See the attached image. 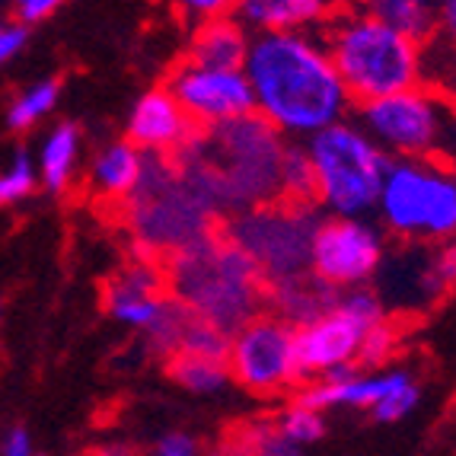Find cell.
<instances>
[{
    "mask_svg": "<svg viewBox=\"0 0 456 456\" xmlns=\"http://www.w3.org/2000/svg\"><path fill=\"white\" fill-rule=\"evenodd\" d=\"M243 74L259 118L278 134H320L342 122L351 102L326 45L306 32H262L249 38Z\"/></svg>",
    "mask_w": 456,
    "mask_h": 456,
    "instance_id": "6da1fadb",
    "label": "cell"
},
{
    "mask_svg": "<svg viewBox=\"0 0 456 456\" xmlns=\"http://www.w3.org/2000/svg\"><path fill=\"white\" fill-rule=\"evenodd\" d=\"M322 45L348 99H358L361 106L415 90L425 77V52L419 42L389 29L364 7L332 16Z\"/></svg>",
    "mask_w": 456,
    "mask_h": 456,
    "instance_id": "7a4b0ae2",
    "label": "cell"
},
{
    "mask_svg": "<svg viewBox=\"0 0 456 456\" xmlns=\"http://www.w3.org/2000/svg\"><path fill=\"white\" fill-rule=\"evenodd\" d=\"M173 288L198 320L230 332L256 320L262 274L230 240H201L175 256Z\"/></svg>",
    "mask_w": 456,
    "mask_h": 456,
    "instance_id": "3957f363",
    "label": "cell"
},
{
    "mask_svg": "<svg viewBox=\"0 0 456 456\" xmlns=\"http://www.w3.org/2000/svg\"><path fill=\"white\" fill-rule=\"evenodd\" d=\"M189 147L201 160V169L195 173V191L201 198L211 191L217 201L262 205L278 195V167L284 144L278 141V131L268 128L262 118L249 115L240 122L211 128L205 144L191 137Z\"/></svg>",
    "mask_w": 456,
    "mask_h": 456,
    "instance_id": "277c9868",
    "label": "cell"
},
{
    "mask_svg": "<svg viewBox=\"0 0 456 456\" xmlns=\"http://www.w3.org/2000/svg\"><path fill=\"white\" fill-rule=\"evenodd\" d=\"M306 157L316 183V201L335 217H361L380 201L389 157L351 122H338L306 137Z\"/></svg>",
    "mask_w": 456,
    "mask_h": 456,
    "instance_id": "5b68a950",
    "label": "cell"
},
{
    "mask_svg": "<svg viewBox=\"0 0 456 456\" xmlns=\"http://www.w3.org/2000/svg\"><path fill=\"white\" fill-rule=\"evenodd\" d=\"M380 217L405 240H456V173L437 160H389Z\"/></svg>",
    "mask_w": 456,
    "mask_h": 456,
    "instance_id": "8992f818",
    "label": "cell"
},
{
    "mask_svg": "<svg viewBox=\"0 0 456 456\" xmlns=\"http://www.w3.org/2000/svg\"><path fill=\"white\" fill-rule=\"evenodd\" d=\"M387 320L383 300L373 290H351L338 304L306 326L294 329L297 380H326L332 373L354 370L367 332Z\"/></svg>",
    "mask_w": 456,
    "mask_h": 456,
    "instance_id": "52a82bcc",
    "label": "cell"
},
{
    "mask_svg": "<svg viewBox=\"0 0 456 456\" xmlns=\"http://www.w3.org/2000/svg\"><path fill=\"white\" fill-rule=\"evenodd\" d=\"M453 115L444 96L415 86L361 106L358 128L383 153H395L399 160H431L434 153L450 147Z\"/></svg>",
    "mask_w": 456,
    "mask_h": 456,
    "instance_id": "ba28073f",
    "label": "cell"
},
{
    "mask_svg": "<svg viewBox=\"0 0 456 456\" xmlns=\"http://www.w3.org/2000/svg\"><path fill=\"white\" fill-rule=\"evenodd\" d=\"M313 217L306 208H259L230 227V243L249 256V262L259 268L262 278L278 284H288L304 278L310 268V246L316 227H310Z\"/></svg>",
    "mask_w": 456,
    "mask_h": 456,
    "instance_id": "9c48e42d",
    "label": "cell"
},
{
    "mask_svg": "<svg viewBox=\"0 0 456 456\" xmlns=\"http://www.w3.org/2000/svg\"><path fill=\"white\" fill-rule=\"evenodd\" d=\"M227 370L252 393H278L297 380L294 329L278 316H256L230 338Z\"/></svg>",
    "mask_w": 456,
    "mask_h": 456,
    "instance_id": "30bf717a",
    "label": "cell"
},
{
    "mask_svg": "<svg viewBox=\"0 0 456 456\" xmlns=\"http://www.w3.org/2000/svg\"><path fill=\"white\" fill-rule=\"evenodd\" d=\"M383 262L380 233L361 217H332L313 233L310 268L326 288H358Z\"/></svg>",
    "mask_w": 456,
    "mask_h": 456,
    "instance_id": "8fae6325",
    "label": "cell"
},
{
    "mask_svg": "<svg viewBox=\"0 0 456 456\" xmlns=\"http://www.w3.org/2000/svg\"><path fill=\"white\" fill-rule=\"evenodd\" d=\"M167 90L189 115V122L201 125V128H221V125L240 122V118H249L256 109L243 70H214L183 61L169 77Z\"/></svg>",
    "mask_w": 456,
    "mask_h": 456,
    "instance_id": "7c38bea8",
    "label": "cell"
},
{
    "mask_svg": "<svg viewBox=\"0 0 456 456\" xmlns=\"http://www.w3.org/2000/svg\"><path fill=\"white\" fill-rule=\"evenodd\" d=\"M195 125L173 99L169 90H151L137 99L128 115V141L141 153H167L175 147H189Z\"/></svg>",
    "mask_w": 456,
    "mask_h": 456,
    "instance_id": "4fadbf2b",
    "label": "cell"
},
{
    "mask_svg": "<svg viewBox=\"0 0 456 456\" xmlns=\"http://www.w3.org/2000/svg\"><path fill=\"white\" fill-rule=\"evenodd\" d=\"M405 377H409V370H377V373L342 370L326 377V380H313L310 387L300 389L297 405L320 411V415L326 409H335V405L373 411Z\"/></svg>",
    "mask_w": 456,
    "mask_h": 456,
    "instance_id": "5bb4252c",
    "label": "cell"
},
{
    "mask_svg": "<svg viewBox=\"0 0 456 456\" xmlns=\"http://www.w3.org/2000/svg\"><path fill=\"white\" fill-rule=\"evenodd\" d=\"M106 304L118 322L147 332L167 310V300L160 294V272L151 265H131L109 284Z\"/></svg>",
    "mask_w": 456,
    "mask_h": 456,
    "instance_id": "9a60e30c",
    "label": "cell"
},
{
    "mask_svg": "<svg viewBox=\"0 0 456 456\" xmlns=\"http://www.w3.org/2000/svg\"><path fill=\"white\" fill-rule=\"evenodd\" d=\"M332 13L326 0H243L236 4L233 16L243 26L262 32H304L306 26L322 23Z\"/></svg>",
    "mask_w": 456,
    "mask_h": 456,
    "instance_id": "2e32d148",
    "label": "cell"
},
{
    "mask_svg": "<svg viewBox=\"0 0 456 456\" xmlns=\"http://www.w3.org/2000/svg\"><path fill=\"white\" fill-rule=\"evenodd\" d=\"M246 54H249L246 26L233 13H227L205 26H198L195 38H191L189 61L214 70H243Z\"/></svg>",
    "mask_w": 456,
    "mask_h": 456,
    "instance_id": "e0dca14e",
    "label": "cell"
},
{
    "mask_svg": "<svg viewBox=\"0 0 456 456\" xmlns=\"http://www.w3.org/2000/svg\"><path fill=\"white\" fill-rule=\"evenodd\" d=\"M147 173V153L137 151L131 141H115L93 160L90 183L102 198H131L137 195Z\"/></svg>",
    "mask_w": 456,
    "mask_h": 456,
    "instance_id": "ac0fdd59",
    "label": "cell"
},
{
    "mask_svg": "<svg viewBox=\"0 0 456 456\" xmlns=\"http://www.w3.org/2000/svg\"><path fill=\"white\" fill-rule=\"evenodd\" d=\"M77 153H80V128L70 122L54 125L38 147V183L48 191H64L74 183L77 173Z\"/></svg>",
    "mask_w": 456,
    "mask_h": 456,
    "instance_id": "d6986e66",
    "label": "cell"
},
{
    "mask_svg": "<svg viewBox=\"0 0 456 456\" xmlns=\"http://www.w3.org/2000/svg\"><path fill=\"white\" fill-rule=\"evenodd\" d=\"M338 304L332 288H326L322 281H316L313 274H304L297 281L278 284L274 288V306H278V320H284L288 326H306L316 316H322L326 310Z\"/></svg>",
    "mask_w": 456,
    "mask_h": 456,
    "instance_id": "ffe728a7",
    "label": "cell"
},
{
    "mask_svg": "<svg viewBox=\"0 0 456 456\" xmlns=\"http://www.w3.org/2000/svg\"><path fill=\"white\" fill-rule=\"evenodd\" d=\"M364 10L419 45L437 32V7L428 0H377Z\"/></svg>",
    "mask_w": 456,
    "mask_h": 456,
    "instance_id": "44dd1931",
    "label": "cell"
},
{
    "mask_svg": "<svg viewBox=\"0 0 456 456\" xmlns=\"http://www.w3.org/2000/svg\"><path fill=\"white\" fill-rule=\"evenodd\" d=\"M278 195L294 208H304L306 201L316 198V183H313V167L306 157L304 144H288L281 153V167H278Z\"/></svg>",
    "mask_w": 456,
    "mask_h": 456,
    "instance_id": "7402d4cb",
    "label": "cell"
},
{
    "mask_svg": "<svg viewBox=\"0 0 456 456\" xmlns=\"http://www.w3.org/2000/svg\"><path fill=\"white\" fill-rule=\"evenodd\" d=\"M58 99H61V84L58 80H38V84L26 86L20 96L10 102L7 109V125L13 131H29L36 128L45 115L54 112L58 106Z\"/></svg>",
    "mask_w": 456,
    "mask_h": 456,
    "instance_id": "603a6c76",
    "label": "cell"
},
{
    "mask_svg": "<svg viewBox=\"0 0 456 456\" xmlns=\"http://www.w3.org/2000/svg\"><path fill=\"white\" fill-rule=\"evenodd\" d=\"M169 377L175 383H183L185 389H191V393H217V389L227 387L230 370L224 361L195 358V354H173Z\"/></svg>",
    "mask_w": 456,
    "mask_h": 456,
    "instance_id": "cb8c5ba5",
    "label": "cell"
},
{
    "mask_svg": "<svg viewBox=\"0 0 456 456\" xmlns=\"http://www.w3.org/2000/svg\"><path fill=\"white\" fill-rule=\"evenodd\" d=\"M175 354H195V358H211V361H224L227 364L230 354V335L221 332V329L208 326L191 313L189 326H185L183 338H179V348Z\"/></svg>",
    "mask_w": 456,
    "mask_h": 456,
    "instance_id": "d4e9b609",
    "label": "cell"
},
{
    "mask_svg": "<svg viewBox=\"0 0 456 456\" xmlns=\"http://www.w3.org/2000/svg\"><path fill=\"white\" fill-rule=\"evenodd\" d=\"M274 434H278L284 444H290V447H304V444L320 441L322 434H326V419H322L320 411L304 409V405L294 403L281 411Z\"/></svg>",
    "mask_w": 456,
    "mask_h": 456,
    "instance_id": "484cf974",
    "label": "cell"
},
{
    "mask_svg": "<svg viewBox=\"0 0 456 456\" xmlns=\"http://www.w3.org/2000/svg\"><path fill=\"white\" fill-rule=\"evenodd\" d=\"M36 183H38V169L32 163V157L29 153H16L13 160L4 167V173H0V208L29 198Z\"/></svg>",
    "mask_w": 456,
    "mask_h": 456,
    "instance_id": "4316f807",
    "label": "cell"
},
{
    "mask_svg": "<svg viewBox=\"0 0 456 456\" xmlns=\"http://www.w3.org/2000/svg\"><path fill=\"white\" fill-rule=\"evenodd\" d=\"M393 351H395V326L383 320L367 332L364 345L358 351V361H354V370L377 373V367H383L393 358Z\"/></svg>",
    "mask_w": 456,
    "mask_h": 456,
    "instance_id": "83f0119b",
    "label": "cell"
},
{
    "mask_svg": "<svg viewBox=\"0 0 456 456\" xmlns=\"http://www.w3.org/2000/svg\"><path fill=\"white\" fill-rule=\"evenodd\" d=\"M419 387H415V380H411V373L405 377L399 387L393 389V393L383 399L377 409H373V419L377 421H399V419H405L415 405H419Z\"/></svg>",
    "mask_w": 456,
    "mask_h": 456,
    "instance_id": "f1b7e54d",
    "label": "cell"
},
{
    "mask_svg": "<svg viewBox=\"0 0 456 456\" xmlns=\"http://www.w3.org/2000/svg\"><path fill=\"white\" fill-rule=\"evenodd\" d=\"M52 13H58V0H20L13 7V20L20 29L45 23Z\"/></svg>",
    "mask_w": 456,
    "mask_h": 456,
    "instance_id": "f546056e",
    "label": "cell"
},
{
    "mask_svg": "<svg viewBox=\"0 0 456 456\" xmlns=\"http://www.w3.org/2000/svg\"><path fill=\"white\" fill-rule=\"evenodd\" d=\"M240 456H300V453H297V447L284 444L281 437H278V434L259 431L256 437H252L249 447L240 450Z\"/></svg>",
    "mask_w": 456,
    "mask_h": 456,
    "instance_id": "4dcf8cb0",
    "label": "cell"
},
{
    "mask_svg": "<svg viewBox=\"0 0 456 456\" xmlns=\"http://www.w3.org/2000/svg\"><path fill=\"white\" fill-rule=\"evenodd\" d=\"M183 13L195 20L198 26H205L217 16L233 13V4H227V0H189V4H183Z\"/></svg>",
    "mask_w": 456,
    "mask_h": 456,
    "instance_id": "1f68e13d",
    "label": "cell"
},
{
    "mask_svg": "<svg viewBox=\"0 0 456 456\" xmlns=\"http://www.w3.org/2000/svg\"><path fill=\"white\" fill-rule=\"evenodd\" d=\"M147 456H198V444H195V437H189V434L173 431L153 444Z\"/></svg>",
    "mask_w": 456,
    "mask_h": 456,
    "instance_id": "d6a6232c",
    "label": "cell"
},
{
    "mask_svg": "<svg viewBox=\"0 0 456 456\" xmlns=\"http://www.w3.org/2000/svg\"><path fill=\"white\" fill-rule=\"evenodd\" d=\"M23 48H26V29H20L16 23H4V29H0V64L13 61Z\"/></svg>",
    "mask_w": 456,
    "mask_h": 456,
    "instance_id": "836d02e7",
    "label": "cell"
},
{
    "mask_svg": "<svg viewBox=\"0 0 456 456\" xmlns=\"http://www.w3.org/2000/svg\"><path fill=\"white\" fill-rule=\"evenodd\" d=\"M0 456H36V444H32L26 428H13L7 437L0 441Z\"/></svg>",
    "mask_w": 456,
    "mask_h": 456,
    "instance_id": "e575fe53",
    "label": "cell"
},
{
    "mask_svg": "<svg viewBox=\"0 0 456 456\" xmlns=\"http://www.w3.org/2000/svg\"><path fill=\"white\" fill-rule=\"evenodd\" d=\"M437 29H441L444 42H450V48H456V0H444L437 7Z\"/></svg>",
    "mask_w": 456,
    "mask_h": 456,
    "instance_id": "d590c367",
    "label": "cell"
},
{
    "mask_svg": "<svg viewBox=\"0 0 456 456\" xmlns=\"http://www.w3.org/2000/svg\"><path fill=\"white\" fill-rule=\"evenodd\" d=\"M441 86H444V90L450 93V96L456 99V61L450 64V68H447V70H444V74H441Z\"/></svg>",
    "mask_w": 456,
    "mask_h": 456,
    "instance_id": "8d00e7d4",
    "label": "cell"
},
{
    "mask_svg": "<svg viewBox=\"0 0 456 456\" xmlns=\"http://www.w3.org/2000/svg\"><path fill=\"white\" fill-rule=\"evenodd\" d=\"M456 144V115H453V128H450V147Z\"/></svg>",
    "mask_w": 456,
    "mask_h": 456,
    "instance_id": "74e56055",
    "label": "cell"
},
{
    "mask_svg": "<svg viewBox=\"0 0 456 456\" xmlns=\"http://www.w3.org/2000/svg\"><path fill=\"white\" fill-rule=\"evenodd\" d=\"M0 322H4V300H0Z\"/></svg>",
    "mask_w": 456,
    "mask_h": 456,
    "instance_id": "f35d334b",
    "label": "cell"
},
{
    "mask_svg": "<svg viewBox=\"0 0 456 456\" xmlns=\"http://www.w3.org/2000/svg\"><path fill=\"white\" fill-rule=\"evenodd\" d=\"M0 29H4V23H0Z\"/></svg>",
    "mask_w": 456,
    "mask_h": 456,
    "instance_id": "ab89813d",
    "label": "cell"
}]
</instances>
